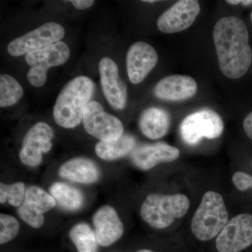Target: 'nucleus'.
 <instances>
[{
    "label": "nucleus",
    "instance_id": "1",
    "mask_svg": "<svg viewBox=\"0 0 252 252\" xmlns=\"http://www.w3.org/2000/svg\"><path fill=\"white\" fill-rule=\"evenodd\" d=\"M213 39L220 71L231 79L243 77L252 62L249 32L236 16L220 18L213 30Z\"/></svg>",
    "mask_w": 252,
    "mask_h": 252
},
{
    "label": "nucleus",
    "instance_id": "2",
    "mask_svg": "<svg viewBox=\"0 0 252 252\" xmlns=\"http://www.w3.org/2000/svg\"><path fill=\"white\" fill-rule=\"evenodd\" d=\"M94 89V81L86 76L69 81L60 93L54 105L53 114L56 124L64 128H74L83 122Z\"/></svg>",
    "mask_w": 252,
    "mask_h": 252
},
{
    "label": "nucleus",
    "instance_id": "3",
    "mask_svg": "<svg viewBox=\"0 0 252 252\" xmlns=\"http://www.w3.org/2000/svg\"><path fill=\"white\" fill-rule=\"evenodd\" d=\"M228 221L223 197L217 192L207 191L193 215L190 228L198 240L209 241L218 236Z\"/></svg>",
    "mask_w": 252,
    "mask_h": 252
},
{
    "label": "nucleus",
    "instance_id": "4",
    "mask_svg": "<svg viewBox=\"0 0 252 252\" xmlns=\"http://www.w3.org/2000/svg\"><path fill=\"white\" fill-rule=\"evenodd\" d=\"M190 202L187 195L149 194L140 209L142 220L156 229H163L188 212Z\"/></svg>",
    "mask_w": 252,
    "mask_h": 252
},
{
    "label": "nucleus",
    "instance_id": "5",
    "mask_svg": "<svg viewBox=\"0 0 252 252\" xmlns=\"http://www.w3.org/2000/svg\"><path fill=\"white\" fill-rule=\"evenodd\" d=\"M70 56L69 46L60 41L47 47L26 55V61L30 66L27 74L30 84L34 87L45 84L49 68L64 64Z\"/></svg>",
    "mask_w": 252,
    "mask_h": 252
},
{
    "label": "nucleus",
    "instance_id": "6",
    "mask_svg": "<svg viewBox=\"0 0 252 252\" xmlns=\"http://www.w3.org/2000/svg\"><path fill=\"white\" fill-rule=\"evenodd\" d=\"M224 124L217 113L203 109L189 114L180 125V135L189 145H196L203 138L213 140L223 133Z\"/></svg>",
    "mask_w": 252,
    "mask_h": 252
},
{
    "label": "nucleus",
    "instance_id": "7",
    "mask_svg": "<svg viewBox=\"0 0 252 252\" xmlns=\"http://www.w3.org/2000/svg\"><path fill=\"white\" fill-rule=\"evenodd\" d=\"M64 34V28L59 23H44L11 41L7 46V51L13 57H19L44 49L61 41Z\"/></svg>",
    "mask_w": 252,
    "mask_h": 252
},
{
    "label": "nucleus",
    "instance_id": "8",
    "mask_svg": "<svg viewBox=\"0 0 252 252\" xmlns=\"http://www.w3.org/2000/svg\"><path fill=\"white\" fill-rule=\"evenodd\" d=\"M83 124L86 132L101 142H112L124 135V127L118 118L108 114L97 101L88 104Z\"/></svg>",
    "mask_w": 252,
    "mask_h": 252
},
{
    "label": "nucleus",
    "instance_id": "9",
    "mask_svg": "<svg viewBox=\"0 0 252 252\" xmlns=\"http://www.w3.org/2000/svg\"><path fill=\"white\" fill-rule=\"evenodd\" d=\"M252 245V215L241 214L228 222L216 239L219 252H240Z\"/></svg>",
    "mask_w": 252,
    "mask_h": 252
},
{
    "label": "nucleus",
    "instance_id": "10",
    "mask_svg": "<svg viewBox=\"0 0 252 252\" xmlns=\"http://www.w3.org/2000/svg\"><path fill=\"white\" fill-rule=\"evenodd\" d=\"M54 131L45 122H38L32 126L23 138L20 151V160L25 165L36 167L42 161V154L52 148Z\"/></svg>",
    "mask_w": 252,
    "mask_h": 252
},
{
    "label": "nucleus",
    "instance_id": "11",
    "mask_svg": "<svg viewBox=\"0 0 252 252\" xmlns=\"http://www.w3.org/2000/svg\"><path fill=\"white\" fill-rule=\"evenodd\" d=\"M56 201L51 193L36 186L26 189L24 203L18 207L21 220L30 226L40 228L44 225V214L56 207Z\"/></svg>",
    "mask_w": 252,
    "mask_h": 252
},
{
    "label": "nucleus",
    "instance_id": "12",
    "mask_svg": "<svg viewBox=\"0 0 252 252\" xmlns=\"http://www.w3.org/2000/svg\"><path fill=\"white\" fill-rule=\"evenodd\" d=\"M99 72L102 91L109 104L117 110L125 108L127 88L119 76L117 63L109 58H102L99 63Z\"/></svg>",
    "mask_w": 252,
    "mask_h": 252
},
{
    "label": "nucleus",
    "instance_id": "13",
    "mask_svg": "<svg viewBox=\"0 0 252 252\" xmlns=\"http://www.w3.org/2000/svg\"><path fill=\"white\" fill-rule=\"evenodd\" d=\"M200 11L198 1L181 0L160 15L157 27L161 32L167 34L185 31L195 22Z\"/></svg>",
    "mask_w": 252,
    "mask_h": 252
},
{
    "label": "nucleus",
    "instance_id": "14",
    "mask_svg": "<svg viewBox=\"0 0 252 252\" xmlns=\"http://www.w3.org/2000/svg\"><path fill=\"white\" fill-rule=\"evenodd\" d=\"M158 61V56L153 46L144 41L134 43L126 55L129 80L133 84H140L156 67Z\"/></svg>",
    "mask_w": 252,
    "mask_h": 252
},
{
    "label": "nucleus",
    "instance_id": "15",
    "mask_svg": "<svg viewBox=\"0 0 252 252\" xmlns=\"http://www.w3.org/2000/svg\"><path fill=\"white\" fill-rule=\"evenodd\" d=\"M94 233L99 246L115 243L124 233V226L115 209L109 205L100 207L93 217Z\"/></svg>",
    "mask_w": 252,
    "mask_h": 252
},
{
    "label": "nucleus",
    "instance_id": "16",
    "mask_svg": "<svg viewBox=\"0 0 252 252\" xmlns=\"http://www.w3.org/2000/svg\"><path fill=\"white\" fill-rule=\"evenodd\" d=\"M180 150L163 142L140 146L131 155L132 162L137 168L149 170L163 162L175 161L180 157Z\"/></svg>",
    "mask_w": 252,
    "mask_h": 252
},
{
    "label": "nucleus",
    "instance_id": "17",
    "mask_svg": "<svg viewBox=\"0 0 252 252\" xmlns=\"http://www.w3.org/2000/svg\"><path fill=\"white\" fill-rule=\"evenodd\" d=\"M198 89L193 78L186 75H170L159 81L154 88V94L164 101H183L195 95Z\"/></svg>",
    "mask_w": 252,
    "mask_h": 252
},
{
    "label": "nucleus",
    "instance_id": "18",
    "mask_svg": "<svg viewBox=\"0 0 252 252\" xmlns=\"http://www.w3.org/2000/svg\"><path fill=\"white\" fill-rule=\"evenodd\" d=\"M64 179L80 184H92L98 180L99 170L94 161L86 158L78 157L63 163L59 170Z\"/></svg>",
    "mask_w": 252,
    "mask_h": 252
},
{
    "label": "nucleus",
    "instance_id": "19",
    "mask_svg": "<svg viewBox=\"0 0 252 252\" xmlns=\"http://www.w3.org/2000/svg\"><path fill=\"white\" fill-rule=\"evenodd\" d=\"M170 114L164 109L150 107L142 112L139 126L142 133L152 140L164 137L170 127Z\"/></svg>",
    "mask_w": 252,
    "mask_h": 252
},
{
    "label": "nucleus",
    "instance_id": "20",
    "mask_svg": "<svg viewBox=\"0 0 252 252\" xmlns=\"http://www.w3.org/2000/svg\"><path fill=\"white\" fill-rule=\"evenodd\" d=\"M136 142L132 136L123 135L112 142H101L96 144L95 153L104 160H114L126 157L135 149Z\"/></svg>",
    "mask_w": 252,
    "mask_h": 252
},
{
    "label": "nucleus",
    "instance_id": "21",
    "mask_svg": "<svg viewBox=\"0 0 252 252\" xmlns=\"http://www.w3.org/2000/svg\"><path fill=\"white\" fill-rule=\"evenodd\" d=\"M49 190L56 203L66 210H79L84 203V195L81 190L67 184L56 182L51 186Z\"/></svg>",
    "mask_w": 252,
    "mask_h": 252
},
{
    "label": "nucleus",
    "instance_id": "22",
    "mask_svg": "<svg viewBox=\"0 0 252 252\" xmlns=\"http://www.w3.org/2000/svg\"><path fill=\"white\" fill-rule=\"evenodd\" d=\"M69 235L78 252H97L99 245L95 233L87 223H80L74 225Z\"/></svg>",
    "mask_w": 252,
    "mask_h": 252
},
{
    "label": "nucleus",
    "instance_id": "23",
    "mask_svg": "<svg viewBox=\"0 0 252 252\" xmlns=\"http://www.w3.org/2000/svg\"><path fill=\"white\" fill-rule=\"evenodd\" d=\"M24 91L15 78L9 74L0 77V107H9L19 102Z\"/></svg>",
    "mask_w": 252,
    "mask_h": 252
},
{
    "label": "nucleus",
    "instance_id": "24",
    "mask_svg": "<svg viewBox=\"0 0 252 252\" xmlns=\"http://www.w3.org/2000/svg\"><path fill=\"white\" fill-rule=\"evenodd\" d=\"M26 186L23 182H16L12 185L0 184V203L8 202L14 207H19L26 198Z\"/></svg>",
    "mask_w": 252,
    "mask_h": 252
},
{
    "label": "nucleus",
    "instance_id": "25",
    "mask_svg": "<svg viewBox=\"0 0 252 252\" xmlns=\"http://www.w3.org/2000/svg\"><path fill=\"white\" fill-rule=\"evenodd\" d=\"M20 230L19 222L11 215H0V244L9 243L14 240Z\"/></svg>",
    "mask_w": 252,
    "mask_h": 252
},
{
    "label": "nucleus",
    "instance_id": "26",
    "mask_svg": "<svg viewBox=\"0 0 252 252\" xmlns=\"http://www.w3.org/2000/svg\"><path fill=\"white\" fill-rule=\"evenodd\" d=\"M233 184L238 190L245 191L252 188V176L243 172H235L232 177Z\"/></svg>",
    "mask_w": 252,
    "mask_h": 252
},
{
    "label": "nucleus",
    "instance_id": "27",
    "mask_svg": "<svg viewBox=\"0 0 252 252\" xmlns=\"http://www.w3.org/2000/svg\"><path fill=\"white\" fill-rule=\"evenodd\" d=\"M70 2L76 9L84 10L91 7L94 4V1H93V0H72Z\"/></svg>",
    "mask_w": 252,
    "mask_h": 252
},
{
    "label": "nucleus",
    "instance_id": "28",
    "mask_svg": "<svg viewBox=\"0 0 252 252\" xmlns=\"http://www.w3.org/2000/svg\"><path fill=\"white\" fill-rule=\"evenodd\" d=\"M243 129L249 138L252 140V112L244 119Z\"/></svg>",
    "mask_w": 252,
    "mask_h": 252
},
{
    "label": "nucleus",
    "instance_id": "29",
    "mask_svg": "<svg viewBox=\"0 0 252 252\" xmlns=\"http://www.w3.org/2000/svg\"><path fill=\"white\" fill-rule=\"evenodd\" d=\"M226 3L229 4L237 5L241 4V1L240 0H228L226 1Z\"/></svg>",
    "mask_w": 252,
    "mask_h": 252
},
{
    "label": "nucleus",
    "instance_id": "30",
    "mask_svg": "<svg viewBox=\"0 0 252 252\" xmlns=\"http://www.w3.org/2000/svg\"><path fill=\"white\" fill-rule=\"evenodd\" d=\"M241 4H243L244 6H250L252 4V0H243L241 1Z\"/></svg>",
    "mask_w": 252,
    "mask_h": 252
},
{
    "label": "nucleus",
    "instance_id": "31",
    "mask_svg": "<svg viewBox=\"0 0 252 252\" xmlns=\"http://www.w3.org/2000/svg\"><path fill=\"white\" fill-rule=\"evenodd\" d=\"M135 252H155L152 251V250H138V251Z\"/></svg>",
    "mask_w": 252,
    "mask_h": 252
},
{
    "label": "nucleus",
    "instance_id": "32",
    "mask_svg": "<svg viewBox=\"0 0 252 252\" xmlns=\"http://www.w3.org/2000/svg\"><path fill=\"white\" fill-rule=\"evenodd\" d=\"M144 2H147V3H155L157 2V1H155V0H152V1H149V0H144L143 1Z\"/></svg>",
    "mask_w": 252,
    "mask_h": 252
},
{
    "label": "nucleus",
    "instance_id": "33",
    "mask_svg": "<svg viewBox=\"0 0 252 252\" xmlns=\"http://www.w3.org/2000/svg\"><path fill=\"white\" fill-rule=\"evenodd\" d=\"M251 18H252V14H251Z\"/></svg>",
    "mask_w": 252,
    "mask_h": 252
}]
</instances>
